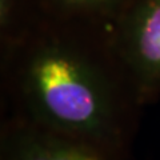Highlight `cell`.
<instances>
[{"label":"cell","mask_w":160,"mask_h":160,"mask_svg":"<svg viewBox=\"0 0 160 160\" xmlns=\"http://www.w3.org/2000/svg\"><path fill=\"white\" fill-rule=\"evenodd\" d=\"M11 118L127 151L144 107L106 27L38 13L2 48Z\"/></svg>","instance_id":"cell-1"},{"label":"cell","mask_w":160,"mask_h":160,"mask_svg":"<svg viewBox=\"0 0 160 160\" xmlns=\"http://www.w3.org/2000/svg\"><path fill=\"white\" fill-rule=\"evenodd\" d=\"M126 152L13 118L2 128L0 160H126Z\"/></svg>","instance_id":"cell-3"},{"label":"cell","mask_w":160,"mask_h":160,"mask_svg":"<svg viewBox=\"0 0 160 160\" xmlns=\"http://www.w3.org/2000/svg\"><path fill=\"white\" fill-rule=\"evenodd\" d=\"M135 0H39V13L106 27L128 9Z\"/></svg>","instance_id":"cell-4"},{"label":"cell","mask_w":160,"mask_h":160,"mask_svg":"<svg viewBox=\"0 0 160 160\" xmlns=\"http://www.w3.org/2000/svg\"><path fill=\"white\" fill-rule=\"evenodd\" d=\"M111 36L143 106L153 102L160 93V0H135Z\"/></svg>","instance_id":"cell-2"}]
</instances>
